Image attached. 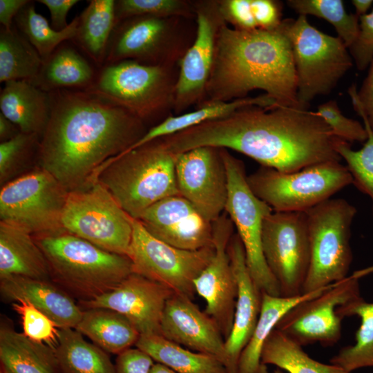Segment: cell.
I'll return each instance as SVG.
<instances>
[{"mask_svg":"<svg viewBox=\"0 0 373 373\" xmlns=\"http://www.w3.org/2000/svg\"><path fill=\"white\" fill-rule=\"evenodd\" d=\"M178 154L199 146L233 150L260 166L289 173L325 162H341V140L316 112L298 107L250 106L162 137Z\"/></svg>","mask_w":373,"mask_h":373,"instance_id":"cell-1","label":"cell"},{"mask_svg":"<svg viewBox=\"0 0 373 373\" xmlns=\"http://www.w3.org/2000/svg\"><path fill=\"white\" fill-rule=\"evenodd\" d=\"M51 113L41 136L39 166L69 192L97 181L101 167L147 131L124 108L85 90L49 93Z\"/></svg>","mask_w":373,"mask_h":373,"instance_id":"cell-2","label":"cell"},{"mask_svg":"<svg viewBox=\"0 0 373 373\" xmlns=\"http://www.w3.org/2000/svg\"><path fill=\"white\" fill-rule=\"evenodd\" d=\"M289 21L284 19L275 29L253 30L224 23L217 35L204 102H229L259 89L277 106L302 108L297 99Z\"/></svg>","mask_w":373,"mask_h":373,"instance_id":"cell-3","label":"cell"},{"mask_svg":"<svg viewBox=\"0 0 373 373\" xmlns=\"http://www.w3.org/2000/svg\"><path fill=\"white\" fill-rule=\"evenodd\" d=\"M33 237L51 278L80 301L109 291L133 273L128 256L106 251L65 230Z\"/></svg>","mask_w":373,"mask_h":373,"instance_id":"cell-4","label":"cell"},{"mask_svg":"<svg viewBox=\"0 0 373 373\" xmlns=\"http://www.w3.org/2000/svg\"><path fill=\"white\" fill-rule=\"evenodd\" d=\"M96 179L134 219L158 201L180 195L175 154L160 138L110 159Z\"/></svg>","mask_w":373,"mask_h":373,"instance_id":"cell-5","label":"cell"},{"mask_svg":"<svg viewBox=\"0 0 373 373\" xmlns=\"http://www.w3.org/2000/svg\"><path fill=\"white\" fill-rule=\"evenodd\" d=\"M178 66L123 60L104 65L85 90L128 110L146 124L173 111Z\"/></svg>","mask_w":373,"mask_h":373,"instance_id":"cell-6","label":"cell"},{"mask_svg":"<svg viewBox=\"0 0 373 373\" xmlns=\"http://www.w3.org/2000/svg\"><path fill=\"white\" fill-rule=\"evenodd\" d=\"M354 206L330 198L305 211L310 242V264L303 286L307 294L347 278L352 260L351 227Z\"/></svg>","mask_w":373,"mask_h":373,"instance_id":"cell-7","label":"cell"},{"mask_svg":"<svg viewBox=\"0 0 373 373\" xmlns=\"http://www.w3.org/2000/svg\"><path fill=\"white\" fill-rule=\"evenodd\" d=\"M194 20L150 16L125 19L112 33L104 65L130 59L147 65L178 66L194 40Z\"/></svg>","mask_w":373,"mask_h":373,"instance_id":"cell-8","label":"cell"},{"mask_svg":"<svg viewBox=\"0 0 373 373\" xmlns=\"http://www.w3.org/2000/svg\"><path fill=\"white\" fill-rule=\"evenodd\" d=\"M247 180L253 193L276 212H305L353 182L341 162H322L289 173L260 166Z\"/></svg>","mask_w":373,"mask_h":373,"instance_id":"cell-9","label":"cell"},{"mask_svg":"<svg viewBox=\"0 0 373 373\" xmlns=\"http://www.w3.org/2000/svg\"><path fill=\"white\" fill-rule=\"evenodd\" d=\"M291 40L296 76L297 99L308 109L318 95H327L352 68L353 59L348 48L338 36L317 29L307 16L290 19Z\"/></svg>","mask_w":373,"mask_h":373,"instance_id":"cell-10","label":"cell"},{"mask_svg":"<svg viewBox=\"0 0 373 373\" xmlns=\"http://www.w3.org/2000/svg\"><path fill=\"white\" fill-rule=\"evenodd\" d=\"M133 218L108 189L95 181L69 191L63 211V229L112 253L128 255Z\"/></svg>","mask_w":373,"mask_h":373,"instance_id":"cell-11","label":"cell"},{"mask_svg":"<svg viewBox=\"0 0 373 373\" xmlns=\"http://www.w3.org/2000/svg\"><path fill=\"white\" fill-rule=\"evenodd\" d=\"M221 152L228 179L224 212L242 241L249 274L263 293L280 296L279 285L266 263L262 247L263 222L273 210L250 189L244 162L227 149L221 148Z\"/></svg>","mask_w":373,"mask_h":373,"instance_id":"cell-12","label":"cell"},{"mask_svg":"<svg viewBox=\"0 0 373 373\" xmlns=\"http://www.w3.org/2000/svg\"><path fill=\"white\" fill-rule=\"evenodd\" d=\"M68 191L40 166L10 180L0 191V221L17 224L33 236L63 229Z\"/></svg>","mask_w":373,"mask_h":373,"instance_id":"cell-13","label":"cell"},{"mask_svg":"<svg viewBox=\"0 0 373 373\" xmlns=\"http://www.w3.org/2000/svg\"><path fill=\"white\" fill-rule=\"evenodd\" d=\"M213 247L186 250L170 245L150 234L133 219V235L127 256L133 272L155 281L173 292L193 298L194 280L210 262Z\"/></svg>","mask_w":373,"mask_h":373,"instance_id":"cell-14","label":"cell"},{"mask_svg":"<svg viewBox=\"0 0 373 373\" xmlns=\"http://www.w3.org/2000/svg\"><path fill=\"white\" fill-rule=\"evenodd\" d=\"M262 252L276 280L280 296L303 294L310 264V242L305 212L273 211L264 220Z\"/></svg>","mask_w":373,"mask_h":373,"instance_id":"cell-15","label":"cell"},{"mask_svg":"<svg viewBox=\"0 0 373 373\" xmlns=\"http://www.w3.org/2000/svg\"><path fill=\"white\" fill-rule=\"evenodd\" d=\"M363 275L359 271L348 276L319 296L297 304L275 328L302 347L316 343L324 347L335 345L342 334V318L336 309L361 296L358 279Z\"/></svg>","mask_w":373,"mask_h":373,"instance_id":"cell-16","label":"cell"},{"mask_svg":"<svg viewBox=\"0 0 373 373\" xmlns=\"http://www.w3.org/2000/svg\"><path fill=\"white\" fill-rule=\"evenodd\" d=\"M196 30L193 41L178 63L173 112L182 113L204 102L211 73L216 41L220 27L225 23L218 0L192 1Z\"/></svg>","mask_w":373,"mask_h":373,"instance_id":"cell-17","label":"cell"},{"mask_svg":"<svg viewBox=\"0 0 373 373\" xmlns=\"http://www.w3.org/2000/svg\"><path fill=\"white\" fill-rule=\"evenodd\" d=\"M180 195L213 222L224 212L228 179L221 148L199 146L175 154Z\"/></svg>","mask_w":373,"mask_h":373,"instance_id":"cell-18","label":"cell"},{"mask_svg":"<svg viewBox=\"0 0 373 373\" xmlns=\"http://www.w3.org/2000/svg\"><path fill=\"white\" fill-rule=\"evenodd\" d=\"M234 225L224 212L213 222V256L194 280L195 292L206 302L205 312L219 327L224 339L231 330L237 298V283L227 252Z\"/></svg>","mask_w":373,"mask_h":373,"instance_id":"cell-19","label":"cell"},{"mask_svg":"<svg viewBox=\"0 0 373 373\" xmlns=\"http://www.w3.org/2000/svg\"><path fill=\"white\" fill-rule=\"evenodd\" d=\"M173 293L164 285L133 272L109 291L79 303L84 309L106 308L121 314L140 335H162L163 312Z\"/></svg>","mask_w":373,"mask_h":373,"instance_id":"cell-20","label":"cell"},{"mask_svg":"<svg viewBox=\"0 0 373 373\" xmlns=\"http://www.w3.org/2000/svg\"><path fill=\"white\" fill-rule=\"evenodd\" d=\"M137 220L153 236L175 247L198 250L213 246V222L180 195L158 201Z\"/></svg>","mask_w":373,"mask_h":373,"instance_id":"cell-21","label":"cell"},{"mask_svg":"<svg viewBox=\"0 0 373 373\" xmlns=\"http://www.w3.org/2000/svg\"><path fill=\"white\" fill-rule=\"evenodd\" d=\"M161 334L189 350L217 358L227 368L225 339L215 321L192 298L177 293L171 296L163 312Z\"/></svg>","mask_w":373,"mask_h":373,"instance_id":"cell-22","label":"cell"},{"mask_svg":"<svg viewBox=\"0 0 373 373\" xmlns=\"http://www.w3.org/2000/svg\"><path fill=\"white\" fill-rule=\"evenodd\" d=\"M227 252L237 283L238 292L233 326L225 339L228 373H238L240 354L251 338L257 324L262 305V291L253 280L248 270L242 241L234 233Z\"/></svg>","mask_w":373,"mask_h":373,"instance_id":"cell-23","label":"cell"},{"mask_svg":"<svg viewBox=\"0 0 373 373\" xmlns=\"http://www.w3.org/2000/svg\"><path fill=\"white\" fill-rule=\"evenodd\" d=\"M0 292L6 301L24 299L52 319L60 329H75L83 309L61 288L50 280L19 276L0 279Z\"/></svg>","mask_w":373,"mask_h":373,"instance_id":"cell-24","label":"cell"},{"mask_svg":"<svg viewBox=\"0 0 373 373\" xmlns=\"http://www.w3.org/2000/svg\"><path fill=\"white\" fill-rule=\"evenodd\" d=\"M19 276L50 280V269L33 235L12 223L0 221V279Z\"/></svg>","mask_w":373,"mask_h":373,"instance_id":"cell-25","label":"cell"},{"mask_svg":"<svg viewBox=\"0 0 373 373\" xmlns=\"http://www.w3.org/2000/svg\"><path fill=\"white\" fill-rule=\"evenodd\" d=\"M0 110L21 133L41 139L50 117V97L28 81H8L1 90Z\"/></svg>","mask_w":373,"mask_h":373,"instance_id":"cell-26","label":"cell"},{"mask_svg":"<svg viewBox=\"0 0 373 373\" xmlns=\"http://www.w3.org/2000/svg\"><path fill=\"white\" fill-rule=\"evenodd\" d=\"M0 362L2 373H60L55 349L30 340L6 321L0 326Z\"/></svg>","mask_w":373,"mask_h":373,"instance_id":"cell-27","label":"cell"},{"mask_svg":"<svg viewBox=\"0 0 373 373\" xmlns=\"http://www.w3.org/2000/svg\"><path fill=\"white\" fill-rule=\"evenodd\" d=\"M96 75L93 66L76 48L62 43L43 61L37 75L29 82L48 93L64 89L85 90Z\"/></svg>","mask_w":373,"mask_h":373,"instance_id":"cell-28","label":"cell"},{"mask_svg":"<svg viewBox=\"0 0 373 373\" xmlns=\"http://www.w3.org/2000/svg\"><path fill=\"white\" fill-rule=\"evenodd\" d=\"M250 106L273 107V99L265 93L256 97H246L229 102L205 101L193 111L171 115L147 130L146 133L126 151L137 148L151 141L169 136L202 123L227 117L235 111Z\"/></svg>","mask_w":373,"mask_h":373,"instance_id":"cell-29","label":"cell"},{"mask_svg":"<svg viewBox=\"0 0 373 373\" xmlns=\"http://www.w3.org/2000/svg\"><path fill=\"white\" fill-rule=\"evenodd\" d=\"M332 285L289 298L274 296L262 292L260 316L252 336L240 354L238 373H268L267 366L261 361L262 350L279 321L295 305L319 296Z\"/></svg>","mask_w":373,"mask_h":373,"instance_id":"cell-30","label":"cell"},{"mask_svg":"<svg viewBox=\"0 0 373 373\" xmlns=\"http://www.w3.org/2000/svg\"><path fill=\"white\" fill-rule=\"evenodd\" d=\"M75 329L107 353L117 355L135 345L140 336L125 316L106 308L83 309Z\"/></svg>","mask_w":373,"mask_h":373,"instance_id":"cell-31","label":"cell"},{"mask_svg":"<svg viewBox=\"0 0 373 373\" xmlns=\"http://www.w3.org/2000/svg\"><path fill=\"white\" fill-rule=\"evenodd\" d=\"M114 0H91L78 16L76 35L71 40L95 64L104 65L108 45L117 24Z\"/></svg>","mask_w":373,"mask_h":373,"instance_id":"cell-32","label":"cell"},{"mask_svg":"<svg viewBox=\"0 0 373 373\" xmlns=\"http://www.w3.org/2000/svg\"><path fill=\"white\" fill-rule=\"evenodd\" d=\"M135 346L176 373H228L217 358L189 350L162 335H140Z\"/></svg>","mask_w":373,"mask_h":373,"instance_id":"cell-33","label":"cell"},{"mask_svg":"<svg viewBox=\"0 0 373 373\" xmlns=\"http://www.w3.org/2000/svg\"><path fill=\"white\" fill-rule=\"evenodd\" d=\"M73 328L60 329L55 352L60 373H116L108 354Z\"/></svg>","mask_w":373,"mask_h":373,"instance_id":"cell-34","label":"cell"},{"mask_svg":"<svg viewBox=\"0 0 373 373\" xmlns=\"http://www.w3.org/2000/svg\"><path fill=\"white\" fill-rule=\"evenodd\" d=\"M336 312L342 319L358 316L361 325L356 332L355 343L341 348L329 360L330 363L349 372L363 367H373V303L359 296L339 306Z\"/></svg>","mask_w":373,"mask_h":373,"instance_id":"cell-35","label":"cell"},{"mask_svg":"<svg viewBox=\"0 0 373 373\" xmlns=\"http://www.w3.org/2000/svg\"><path fill=\"white\" fill-rule=\"evenodd\" d=\"M43 60L28 40L16 27L0 30V82L32 81Z\"/></svg>","mask_w":373,"mask_h":373,"instance_id":"cell-36","label":"cell"},{"mask_svg":"<svg viewBox=\"0 0 373 373\" xmlns=\"http://www.w3.org/2000/svg\"><path fill=\"white\" fill-rule=\"evenodd\" d=\"M261 361L289 373H351L343 368L325 364L311 358L297 344L277 329H274L262 347Z\"/></svg>","mask_w":373,"mask_h":373,"instance_id":"cell-37","label":"cell"},{"mask_svg":"<svg viewBox=\"0 0 373 373\" xmlns=\"http://www.w3.org/2000/svg\"><path fill=\"white\" fill-rule=\"evenodd\" d=\"M15 27L35 47L43 61L62 43L72 40L76 35L78 16L61 31L55 30L48 20L36 12L30 1L15 18Z\"/></svg>","mask_w":373,"mask_h":373,"instance_id":"cell-38","label":"cell"},{"mask_svg":"<svg viewBox=\"0 0 373 373\" xmlns=\"http://www.w3.org/2000/svg\"><path fill=\"white\" fill-rule=\"evenodd\" d=\"M287 3L299 15H312L329 22L347 48L358 35L359 17L348 13L341 0H288Z\"/></svg>","mask_w":373,"mask_h":373,"instance_id":"cell-39","label":"cell"},{"mask_svg":"<svg viewBox=\"0 0 373 373\" xmlns=\"http://www.w3.org/2000/svg\"><path fill=\"white\" fill-rule=\"evenodd\" d=\"M361 117L367 133V138L363 147L355 151L350 143L341 140L336 146V151L346 163L352 178V184L371 198L373 216V131L365 118Z\"/></svg>","mask_w":373,"mask_h":373,"instance_id":"cell-40","label":"cell"},{"mask_svg":"<svg viewBox=\"0 0 373 373\" xmlns=\"http://www.w3.org/2000/svg\"><path fill=\"white\" fill-rule=\"evenodd\" d=\"M115 12L117 24L138 16L195 19L192 1L185 0H118Z\"/></svg>","mask_w":373,"mask_h":373,"instance_id":"cell-41","label":"cell"},{"mask_svg":"<svg viewBox=\"0 0 373 373\" xmlns=\"http://www.w3.org/2000/svg\"><path fill=\"white\" fill-rule=\"evenodd\" d=\"M12 309L21 320L23 334L30 340L53 349L58 343L60 328L29 301L20 299L12 303Z\"/></svg>","mask_w":373,"mask_h":373,"instance_id":"cell-42","label":"cell"},{"mask_svg":"<svg viewBox=\"0 0 373 373\" xmlns=\"http://www.w3.org/2000/svg\"><path fill=\"white\" fill-rule=\"evenodd\" d=\"M40 137L35 134L20 133L15 137L0 144V182H8L17 169H19L38 151Z\"/></svg>","mask_w":373,"mask_h":373,"instance_id":"cell-43","label":"cell"},{"mask_svg":"<svg viewBox=\"0 0 373 373\" xmlns=\"http://www.w3.org/2000/svg\"><path fill=\"white\" fill-rule=\"evenodd\" d=\"M316 113L338 138L348 143H364L366 141L367 133L364 125L345 117L341 111L336 101L329 100L319 105Z\"/></svg>","mask_w":373,"mask_h":373,"instance_id":"cell-44","label":"cell"},{"mask_svg":"<svg viewBox=\"0 0 373 373\" xmlns=\"http://www.w3.org/2000/svg\"><path fill=\"white\" fill-rule=\"evenodd\" d=\"M348 49L358 70L370 66L373 60V10L359 17L358 35Z\"/></svg>","mask_w":373,"mask_h":373,"instance_id":"cell-45","label":"cell"},{"mask_svg":"<svg viewBox=\"0 0 373 373\" xmlns=\"http://www.w3.org/2000/svg\"><path fill=\"white\" fill-rule=\"evenodd\" d=\"M220 15L228 26L238 30H253L257 26L251 0H218Z\"/></svg>","mask_w":373,"mask_h":373,"instance_id":"cell-46","label":"cell"},{"mask_svg":"<svg viewBox=\"0 0 373 373\" xmlns=\"http://www.w3.org/2000/svg\"><path fill=\"white\" fill-rule=\"evenodd\" d=\"M348 93L354 109L360 117L365 118L373 131V60L358 91L356 85L352 84Z\"/></svg>","mask_w":373,"mask_h":373,"instance_id":"cell-47","label":"cell"},{"mask_svg":"<svg viewBox=\"0 0 373 373\" xmlns=\"http://www.w3.org/2000/svg\"><path fill=\"white\" fill-rule=\"evenodd\" d=\"M252 13L258 29L272 30L283 21V3L277 0H251Z\"/></svg>","mask_w":373,"mask_h":373,"instance_id":"cell-48","label":"cell"},{"mask_svg":"<svg viewBox=\"0 0 373 373\" xmlns=\"http://www.w3.org/2000/svg\"><path fill=\"white\" fill-rule=\"evenodd\" d=\"M153 360L137 347H131L117 355L116 373H149Z\"/></svg>","mask_w":373,"mask_h":373,"instance_id":"cell-49","label":"cell"},{"mask_svg":"<svg viewBox=\"0 0 373 373\" xmlns=\"http://www.w3.org/2000/svg\"><path fill=\"white\" fill-rule=\"evenodd\" d=\"M37 2L45 5L48 8L52 28L56 31H61L68 26L66 22L68 12L79 1L39 0Z\"/></svg>","mask_w":373,"mask_h":373,"instance_id":"cell-50","label":"cell"},{"mask_svg":"<svg viewBox=\"0 0 373 373\" xmlns=\"http://www.w3.org/2000/svg\"><path fill=\"white\" fill-rule=\"evenodd\" d=\"M29 1L28 0H0L1 26L10 29L12 27V19Z\"/></svg>","mask_w":373,"mask_h":373,"instance_id":"cell-51","label":"cell"},{"mask_svg":"<svg viewBox=\"0 0 373 373\" xmlns=\"http://www.w3.org/2000/svg\"><path fill=\"white\" fill-rule=\"evenodd\" d=\"M21 132L17 125L0 113V140L1 142L8 141Z\"/></svg>","mask_w":373,"mask_h":373,"instance_id":"cell-52","label":"cell"},{"mask_svg":"<svg viewBox=\"0 0 373 373\" xmlns=\"http://www.w3.org/2000/svg\"><path fill=\"white\" fill-rule=\"evenodd\" d=\"M351 2L358 17L366 15L373 4L372 0H352Z\"/></svg>","mask_w":373,"mask_h":373,"instance_id":"cell-53","label":"cell"},{"mask_svg":"<svg viewBox=\"0 0 373 373\" xmlns=\"http://www.w3.org/2000/svg\"><path fill=\"white\" fill-rule=\"evenodd\" d=\"M149 373H176L166 365L156 363L153 365Z\"/></svg>","mask_w":373,"mask_h":373,"instance_id":"cell-54","label":"cell"},{"mask_svg":"<svg viewBox=\"0 0 373 373\" xmlns=\"http://www.w3.org/2000/svg\"><path fill=\"white\" fill-rule=\"evenodd\" d=\"M273 373H283L282 370L277 367V369Z\"/></svg>","mask_w":373,"mask_h":373,"instance_id":"cell-55","label":"cell"},{"mask_svg":"<svg viewBox=\"0 0 373 373\" xmlns=\"http://www.w3.org/2000/svg\"><path fill=\"white\" fill-rule=\"evenodd\" d=\"M1 373H2V372H1Z\"/></svg>","mask_w":373,"mask_h":373,"instance_id":"cell-56","label":"cell"}]
</instances>
